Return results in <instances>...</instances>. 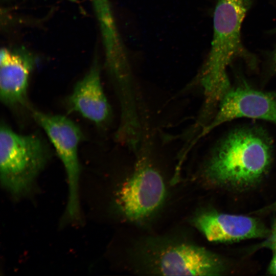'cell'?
Returning <instances> with one entry per match:
<instances>
[{"mask_svg": "<svg viewBox=\"0 0 276 276\" xmlns=\"http://www.w3.org/2000/svg\"><path fill=\"white\" fill-rule=\"evenodd\" d=\"M272 144L261 128L236 129L212 150L203 169L212 184L234 190H245L260 182L272 160Z\"/></svg>", "mask_w": 276, "mask_h": 276, "instance_id": "cell-1", "label": "cell"}, {"mask_svg": "<svg viewBox=\"0 0 276 276\" xmlns=\"http://www.w3.org/2000/svg\"><path fill=\"white\" fill-rule=\"evenodd\" d=\"M252 0H217L211 47L197 80L209 106L218 103L230 88L227 67L237 58L255 65V56L243 45L241 28Z\"/></svg>", "mask_w": 276, "mask_h": 276, "instance_id": "cell-2", "label": "cell"}, {"mask_svg": "<svg viewBox=\"0 0 276 276\" xmlns=\"http://www.w3.org/2000/svg\"><path fill=\"white\" fill-rule=\"evenodd\" d=\"M51 153L48 143L40 133H18L1 122V182L13 197L19 198L30 191Z\"/></svg>", "mask_w": 276, "mask_h": 276, "instance_id": "cell-3", "label": "cell"}, {"mask_svg": "<svg viewBox=\"0 0 276 276\" xmlns=\"http://www.w3.org/2000/svg\"><path fill=\"white\" fill-rule=\"evenodd\" d=\"M29 109L46 134L64 167L68 186L66 213L71 219L75 218L79 214L80 208L78 149L83 138L82 132L76 123L65 116L45 113L31 106Z\"/></svg>", "mask_w": 276, "mask_h": 276, "instance_id": "cell-4", "label": "cell"}, {"mask_svg": "<svg viewBox=\"0 0 276 276\" xmlns=\"http://www.w3.org/2000/svg\"><path fill=\"white\" fill-rule=\"evenodd\" d=\"M165 194V185L160 174L147 159H143L120 189L117 203L127 219L139 221L160 205Z\"/></svg>", "mask_w": 276, "mask_h": 276, "instance_id": "cell-5", "label": "cell"}, {"mask_svg": "<svg viewBox=\"0 0 276 276\" xmlns=\"http://www.w3.org/2000/svg\"><path fill=\"white\" fill-rule=\"evenodd\" d=\"M241 118L261 119L276 125V94L245 86L230 88L220 100L212 120L201 129L196 141L223 123Z\"/></svg>", "mask_w": 276, "mask_h": 276, "instance_id": "cell-6", "label": "cell"}, {"mask_svg": "<svg viewBox=\"0 0 276 276\" xmlns=\"http://www.w3.org/2000/svg\"><path fill=\"white\" fill-rule=\"evenodd\" d=\"M194 224L211 242H230L264 238L270 233L262 223L254 218L215 211L197 215Z\"/></svg>", "mask_w": 276, "mask_h": 276, "instance_id": "cell-7", "label": "cell"}, {"mask_svg": "<svg viewBox=\"0 0 276 276\" xmlns=\"http://www.w3.org/2000/svg\"><path fill=\"white\" fill-rule=\"evenodd\" d=\"M69 109L99 127H105L112 110L101 83L100 71L95 63L77 82L67 100Z\"/></svg>", "mask_w": 276, "mask_h": 276, "instance_id": "cell-8", "label": "cell"}, {"mask_svg": "<svg viewBox=\"0 0 276 276\" xmlns=\"http://www.w3.org/2000/svg\"><path fill=\"white\" fill-rule=\"evenodd\" d=\"M33 59L22 51L2 49L0 56V99L9 107L30 106L28 89Z\"/></svg>", "mask_w": 276, "mask_h": 276, "instance_id": "cell-9", "label": "cell"}, {"mask_svg": "<svg viewBox=\"0 0 276 276\" xmlns=\"http://www.w3.org/2000/svg\"><path fill=\"white\" fill-rule=\"evenodd\" d=\"M163 275H214L223 271L221 261L203 248L180 244L165 250L158 261Z\"/></svg>", "mask_w": 276, "mask_h": 276, "instance_id": "cell-10", "label": "cell"}, {"mask_svg": "<svg viewBox=\"0 0 276 276\" xmlns=\"http://www.w3.org/2000/svg\"><path fill=\"white\" fill-rule=\"evenodd\" d=\"M259 247L267 248L273 250L276 249V219L266 239L260 244Z\"/></svg>", "mask_w": 276, "mask_h": 276, "instance_id": "cell-11", "label": "cell"}, {"mask_svg": "<svg viewBox=\"0 0 276 276\" xmlns=\"http://www.w3.org/2000/svg\"><path fill=\"white\" fill-rule=\"evenodd\" d=\"M272 251V258L268 267V272L271 274L276 275V249Z\"/></svg>", "mask_w": 276, "mask_h": 276, "instance_id": "cell-12", "label": "cell"}, {"mask_svg": "<svg viewBox=\"0 0 276 276\" xmlns=\"http://www.w3.org/2000/svg\"><path fill=\"white\" fill-rule=\"evenodd\" d=\"M271 60L273 69L276 72V48L272 52Z\"/></svg>", "mask_w": 276, "mask_h": 276, "instance_id": "cell-13", "label": "cell"}, {"mask_svg": "<svg viewBox=\"0 0 276 276\" xmlns=\"http://www.w3.org/2000/svg\"><path fill=\"white\" fill-rule=\"evenodd\" d=\"M269 209H276V201L268 207Z\"/></svg>", "mask_w": 276, "mask_h": 276, "instance_id": "cell-14", "label": "cell"}]
</instances>
